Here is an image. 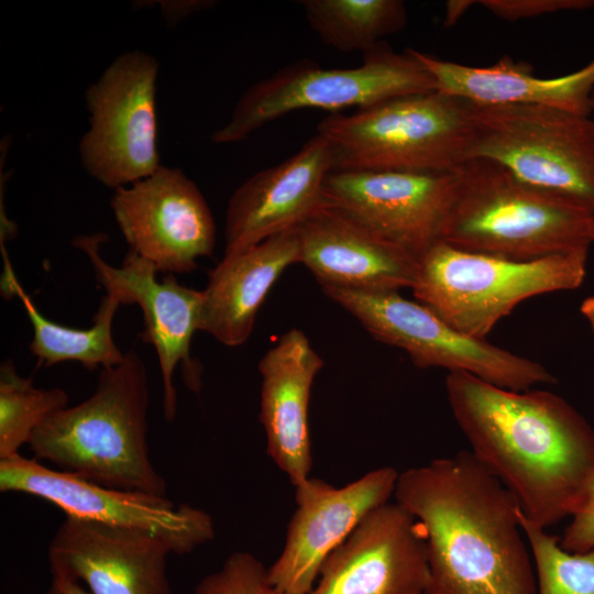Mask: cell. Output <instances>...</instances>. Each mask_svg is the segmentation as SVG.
I'll use <instances>...</instances> for the list:
<instances>
[{
  "label": "cell",
  "mask_w": 594,
  "mask_h": 594,
  "mask_svg": "<svg viewBox=\"0 0 594 594\" xmlns=\"http://www.w3.org/2000/svg\"><path fill=\"white\" fill-rule=\"evenodd\" d=\"M448 402L471 452L547 529L579 508L594 476V429L563 397L513 391L474 375L446 377Z\"/></svg>",
  "instance_id": "cell-1"
},
{
  "label": "cell",
  "mask_w": 594,
  "mask_h": 594,
  "mask_svg": "<svg viewBox=\"0 0 594 594\" xmlns=\"http://www.w3.org/2000/svg\"><path fill=\"white\" fill-rule=\"evenodd\" d=\"M393 497L424 529L426 594H537L520 507L471 451L399 473Z\"/></svg>",
  "instance_id": "cell-2"
},
{
  "label": "cell",
  "mask_w": 594,
  "mask_h": 594,
  "mask_svg": "<svg viewBox=\"0 0 594 594\" xmlns=\"http://www.w3.org/2000/svg\"><path fill=\"white\" fill-rule=\"evenodd\" d=\"M147 370L134 351L101 369L95 393L47 418L28 446L37 461L89 482L165 496L166 482L150 460Z\"/></svg>",
  "instance_id": "cell-3"
},
{
  "label": "cell",
  "mask_w": 594,
  "mask_h": 594,
  "mask_svg": "<svg viewBox=\"0 0 594 594\" xmlns=\"http://www.w3.org/2000/svg\"><path fill=\"white\" fill-rule=\"evenodd\" d=\"M593 219L583 207L524 183L496 162L472 158L455 169L439 242L534 261L590 250Z\"/></svg>",
  "instance_id": "cell-4"
},
{
  "label": "cell",
  "mask_w": 594,
  "mask_h": 594,
  "mask_svg": "<svg viewBox=\"0 0 594 594\" xmlns=\"http://www.w3.org/2000/svg\"><path fill=\"white\" fill-rule=\"evenodd\" d=\"M317 133L330 142L333 170L452 172L471 157L472 103L438 90L408 95L331 113Z\"/></svg>",
  "instance_id": "cell-5"
},
{
  "label": "cell",
  "mask_w": 594,
  "mask_h": 594,
  "mask_svg": "<svg viewBox=\"0 0 594 594\" xmlns=\"http://www.w3.org/2000/svg\"><path fill=\"white\" fill-rule=\"evenodd\" d=\"M588 250L534 261L472 253L437 242L418 257L411 287L418 302L458 331L485 339L521 301L578 288Z\"/></svg>",
  "instance_id": "cell-6"
},
{
  "label": "cell",
  "mask_w": 594,
  "mask_h": 594,
  "mask_svg": "<svg viewBox=\"0 0 594 594\" xmlns=\"http://www.w3.org/2000/svg\"><path fill=\"white\" fill-rule=\"evenodd\" d=\"M433 90L432 76L410 48L397 53L384 42L364 53L362 64L353 68H323L301 59L248 88L211 141H244L264 125L302 109L339 113Z\"/></svg>",
  "instance_id": "cell-7"
},
{
  "label": "cell",
  "mask_w": 594,
  "mask_h": 594,
  "mask_svg": "<svg viewBox=\"0 0 594 594\" xmlns=\"http://www.w3.org/2000/svg\"><path fill=\"white\" fill-rule=\"evenodd\" d=\"M472 158L594 216V118L535 105L472 103Z\"/></svg>",
  "instance_id": "cell-8"
},
{
  "label": "cell",
  "mask_w": 594,
  "mask_h": 594,
  "mask_svg": "<svg viewBox=\"0 0 594 594\" xmlns=\"http://www.w3.org/2000/svg\"><path fill=\"white\" fill-rule=\"evenodd\" d=\"M322 290L374 339L404 350L418 367L468 373L513 391L556 383L554 375L541 363L458 331L427 306L402 297L398 290Z\"/></svg>",
  "instance_id": "cell-9"
},
{
  "label": "cell",
  "mask_w": 594,
  "mask_h": 594,
  "mask_svg": "<svg viewBox=\"0 0 594 594\" xmlns=\"http://www.w3.org/2000/svg\"><path fill=\"white\" fill-rule=\"evenodd\" d=\"M154 56L131 50L117 56L85 91L89 127L78 151L85 170L113 190L162 166L157 147Z\"/></svg>",
  "instance_id": "cell-10"
},
{
  "label": "cell",
  "mask_w": 594,
  "mask_h": 594,
  "mask_svg": "<svg viewBox=\"0 0 594 594\" xmlns=\"http://www.w3.org/2000/svg\"><path fill=\"white\" fill-rule=\"evenodd\" d=\"M0 492L40 497L69 517L153 532L175 554L190 553L215 538L213 520L202 509L175 506L166 496L102 486L20 453L0 460Z\"/></svg>",
  "instance_id": "cell-11"
},
{
  "label": "cell",
  "mask_w": 594,
  "mask_h": 594,
  "mask_svg": "<svg viewBox=\"0 0 594 594\" xmlns=\"http://www.w3.org/2000/svg\"><path fill=\"white\" fill-rule=\"evenodd\" d=\"M105 234L76 237L73 244L84 252L106 294L123 305L136 304L143 314L142 340L157 353L162 384L163 414L170 422L177 411V391L174 373L182 366L187 387H200L198 364L190 356L193 336L199 330L201 290L177 282L173 274L157 279L153 263L129 251L121 266L107 263L99 253Z\"/></svg>",
  "instance_id": "cell-12"
},
{
  "label": "cell",
  "mask_w": 594,
  "mask_h": 594,
  "mask_svg": "<svg viewBox=\"0 0 594 594\" xmlns=\"http://www.w3.org/2000/svg\"><path fill=\"white\" fill-rule=\"evenodd\" d=\"M110 206L130 251L158 272H193L200 257L213 253L212 212L180 168L162 165L147 177L113 190Z\"/></svg>",
  "instance_id": "cell-13"
},
{
  "label": "cell",
  "mask_w": 594,
  "mask_h": 594,
  "mask_svg": "<svg viewBox=\"0 0 594 594\" xmlns=\"http://www.w3.org/2000/svg\"><path fill=\"white\" fill-rule=\"evenodd\" d=\"M398 472L374 469L353 482L336 487L308 477L295 486V512L283 549L268 568L282 594H308L328 557L374 508L394 496Z\"/></svg>",
  "instance_id": "cell-14"
},
{
  "label": "cell",
  "mask_w": 594,
  "mask_h": 594,
  "mask_svg": "<svg viewBox=\"0 0 594 594\" xmlns=\"http://www.w3.org/2000/svg\"><path fill=\"white\" fill-rule=\"evenodd\" d=\"M454 186L455 169L333 170L322 201L419 257L440 241Z\"/></svg>",
  "instance_id": "cell-15"
},
{
  "label": "cell",
  "mask_w": 594,
  "mask_h": 594,
  "mask_svg": "<svg viewBox=\"0 0 594 594\" xmlns=\"http://www.w3.org/2000/svg\"><path fill=\"white\" fill-rule=\"evenodd\" d=\"M430 581L425 532L398 503L369 513L324 561L308 594H415Z\"/></svg>",
  "instance_id": "cell-16"
},
{
  "label": "cell",
  "mask_w": 594,
  "mask_h": 594,
  "mask_svg": "<svg viewBox=\"0 0 594 594\" xmlns=\"http://www.w3.org/2000/svg\"><path fill=\"white\" fill-rule=\"evenodd\" d=\"M160 536L66 516L48 546L53 578L84 582L90 594H170Z\"/></svg>",
  "instance_id": "cell-17"
},
{
  "label": "cell",
  "mask_w": 594,
  "mask_h": 594,
  "mask_svg": "<svg viewBox=\"0 0 594 594\" xmlns=\"http://www.w3.org/2000/svg\"><path fill=\"white\" fill-rule=\"evenodd\" d=\"M333 161L330 142L317 133L290 157L242 183L228 201L223 255L297 228L311 217L323 204Z\"/></svg>",
  "instance_id": "cell-18"
},
{
  "label": "cell",
  "mask_w": 594,
  "mask_h": 594,
  "mask_svg": "<svg viewBox=\"0 0 594 594\" xmlns=\"http://www.w3.org/2000/svg\"><path fill=\"white\" fill-rule=\"evenodd\" d=\"M297 231L299 263L321 288L399 292L415 283L416 255L324 204Z\"/></svg>",
  "instance_id": "cell-19"
},
{
  "label": "cell",
  "mask_w": 594,
  "mask_h": 594,
  "mask_svg": "<svg viewBox=\"0 0 594 594\" xmlns=\"http://www.w3.org/2000/svg\"><path fill=\"white\" fill-rule=\"evenodd\" d=\"M323 360L299 329L284 332L258 363L260 421L267 454L295 486L312 466L308 406Z\"/></svg>",
  "instance_id": "cell-20"
},
{
  "label": "cell",
  "mask_w": 594,
  "mask_h": 594,
  "mask_svg": "<svg viewBox=\"0 0 594 594\" xmlns=\"http://www.w3.org/2000/svg\"><path fill=\"white\" fill-rule=\"evenodd\" d=\"M295 263H299L297 228L223 255L201 290L199 331L228 346L246 342L266 296Z\"/></svg>",
  "instance_id": "cell-21"
},
{
  "label": "cell",
  "mask_w": 594,
  "mask_h": 594,
  "mask_svg": "<svg viewBox=\"0 0 594 594\" xmlns=\"http://www.w3.org/2000/svg\"><path fill=\"white\" fill-rule=\"evenodd\" d=\"M410 51L430 73L438 91L471 103L535 105L592 114L594 58L571 74L542 78L532 74L530 65L510 57L490 66H470Z\"/></svg>",
  "instance_id": "cell-22"
},
{
  "label": "cell",
  "mask_w": 594,
  "mask_h": 594,
  "mask_svg": "<svg viewBox=\"0 0 594 594\" xmlns=\"http://www.w3.org/2000/svg\"><path fill=\"white\" fill-rule=\"evenodd\" d=\"M2 253V293L6 296L14 295L21 300L33 329L30 351L37 359L38 365L50 367L61 362L75 361L87 370H96L122 362L125 352L118 348L112 336L113 318L121 306L114 296L106 294L90 328L77 329L59 324L40 312L16 279L7 254Z\"/></svg>",
  "instance_id": "cell-23"
},
{
  "label": "cell",
  "mask_w": 594,
  "mask_h": 594,
  "mask_svg": "<svg viewBox=\"0 0 594 594\" xmlns=\"http://www.w3.org/2000/svg\"><path fill=\"white\" fill-rule=\"evenodd\" d=\"M310 29L320 41L340 52L372 50L407 23L400 0H302Z\"/></svg>",
  "instance_id": "cell-24"
},
{
  "label": "cell",
  "mask_w": 594,
  "mask_h": 594,
  "mask_svg": "<svg viewBox=\"0 0 594 594\" xmlns=\"http://www.w3.org/2000/svg\"><path fill=\"white\" fill-rule=\"evenodd\" d=\"M62 388H38L32 377L18 374L11 360L0 367V460L19 454L34 431L52 415L67 407Z\"/></svg>",
  "instance_id": "cell-25"
},
{
  "label": "cell",
  "mask_w": 594,
  "mask_h": 594,
  "mask_svg": "<svg viewBox=\"0 0 594 594\" xmlns=\"http://www.w3.org/2000/svg\"><path fill=\"white\" fill-rule=\"evenodd\" d=\"M537 580V594H594V549L569 552L559 536L529 521L519 509Z\"/></svg>",
  "instance_id": "cell-26"
},
{
  "label": "cell",
  "mask_w": 594,
  "mask_h": 594,
  "mask_svg": "<svg viewBox=\"0 0 594 594\" xmlns=\"http://www.w3.org/2000/svg\"><path fill=\"white\" fill-rule=\"evenodd\" d=\"M194 594H282L271 582L268 568L246 551L232 552L221 568L205 576Z\"/></svg>",
  "instance_id": "cell-27"
},
{
  "label": "cell",
  "mask_w": 594,
  "mask_h": 594,
  "mask_svg": "<svg viewBox=\"0 0 594 594\" xmlns=\"http://www.w3.org/2000/svg\"><path fill=\"white\" fill-rule=\"evenodd\" d=\"M494 15L518 21L562 11H580L594 7V0H482L477 1Z\"/></svg>",
  "instance_id": "cell-28"
},
{
  "label": "cell",
  "mask_w": 594,
  "mask_h": 594,
  "mask_svg": "<svg viewBox=\"0 0 594 594\" xmlns=\"http://www.w3.org/2000/svg\"><path fill=\"white\" fill-rule=\"evenodd\" d=\"M571 522L563 530L560 546L569 552H587L594 549V476L582 503L571 516Z\"/></svg>",
  "instance_id": "cell-29"
},
{
  "label": "cell",
  "mask_w": 594,
  "mask_h": 594,
  "mask_svg": "<svg viewBox=\"0 0 594 594\" xmlns=\"http://www.w3.org/2000/svg\"><path fill=\"white\" fill-rule=\"evenodd\" d=\"M160 8L166 22L176 24L195 12L216 6L211 0H168L160 1Z\"/></svg>",
  "instance_id": "cell-30"
},
{
  "label": "cell",
  "mask_w": 594,
  "mask_h": 594,
  "mask_svg": "<svg viewBox=\"0 0 594 594\" xmlns=\"http://www.w3.org/2000/svg\"><path fill=\"white\" fill-rule=\"evenodd\" d=\"M476 1L451 0L446 3L444 26H452Z\"/></svg>",
  "instance_id": "cell-31"
},
{
  "label": "cell",
  "mask_w": 594,
  "mask_h": 594,
  "mask_svg": "<svg viewBox=\"0 0 594 594\" xmlns=\"http://www.w3.org/2000/svg\"><path fill=\"white\" fill-rule=\"evenodd\" d=\"M46 594H90L79 582L53 578Z\"/></svg>",
  "instance_id": "cell-32"
},
{
  "label": "cell",
  "mask_w": 594,
  "mask_h": 594,
  "mask_svg": "<svg viewBox=\"0 0 594 594\" xmlns=\"http://www.w3.org/2000/svg\"><path fill=\"white\" fill-rule=\"evenodd\" d=\"M581 314L590 322L594 331V295L585 298L580 307Z\"/></svg>",
  "instance_id": "cell-33"
},
{
  "label": "cell",
  "mask_w": 594,
  "mask_h": 594,
  "mask_svg": "<svg viewBox=\"0 0 594 594\" xmlns=\"http://www.w3.org/2000/svg\"><path fill=\"white\" fill-rule=\"evenodd\" d=\"M592 244H594V219L592 224Z\"/></svg>",
  "instance_id": "cell-34"
},
{
  "label": "cell",
  "mask_w": 594,
  "mask_h": 594,
  "mask_svg": "<svg viewBox=\"0 0 594 594\" xmlns=\"http://www.w3.org/2000/svg\"><path fill=\"white\" fill-rule=\"evenodd\" d=\"M592 112H594V92L592 95Z\"/></svg>",
  "instance_id": "cell-35"
},
{
  "label": "cell",
  "mask_w": 594,
  "mask_h": 594,
  "mask_svg": "<svg viewBox=\"0 0 594 594\" xmlns=\"http://www.w3.org/2000/svg\"><path fill=\"white\" fill-rule=\"evenodd\" d=\"M415 594H426V593H415Z\"/></svg>",
  "instance_id": "cell-36"
}]
</instances>
